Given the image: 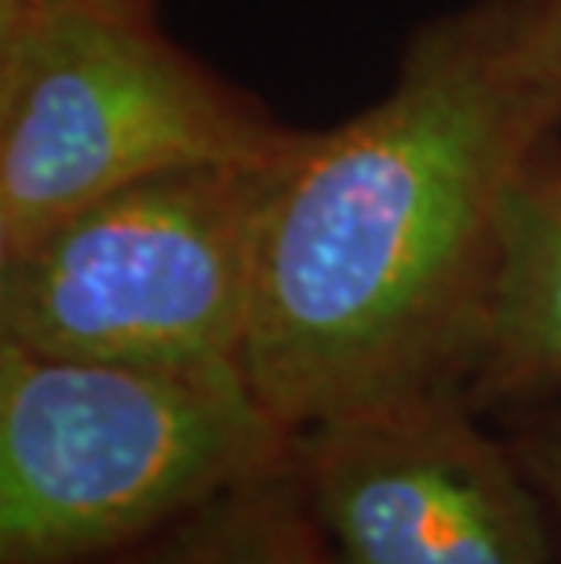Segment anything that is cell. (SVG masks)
Masks as SVG:
<instances>
[{"mask_svg": "<svg viewBox=\"0 0 561 564\" xmlns=\"http://www.w3.org/2000/svg\"><path fill=\"white\" fill-rule=\"evenodd\" d=\"M561 142L525 0L423 22L390 88L303 131L259 237L241 371L284 430L467 393L507 219Z\"/></svg>", "mask_w": 561, "mask_h": 564, "instance_id": "6da1fadb", "label": "cell"}, {"mask_svg": "<svg viewBox=\"0 0 561 564\" xmlns=\"http://www.w3.org/2000/svg\"><path fill=\"white\" fill-rule=\"evenodd\" d=\"M292 463L241 371L0 343V561L80 564L183 524Z\"/></svg>", "mask_w": 561, "mask_h": 564, "instance_id": "7a4b0ae2", "label": "cell"}, {"mask_svg": "<svg viewBox=\"0 0 561 564\" xmlns=\"http://www.w3.org/2000/svg\"><path fill=\"white\" fill-rule=\"evenodd\" d=\"M284 158L139 178L4 248L0 343L85 361L241 371L259 237Z\"/></svg>", "mask_w": 561, "mask_h": 564, "instance_id": "3957f363", "label": "cell"}, {"mask_svg": "<svg viewBox=\"0 0 561 564\" xmlns=\"http://www.w3.org/2000/svg\"><path fill=\"white\" fill-rule=\"evenodd\" d=\"M300 135L158 8L0 11V251L139 178L273 161Z\"/></svg>", "mask_w": 561, "mask_h": 564, "instance_id": "277c9868", "label": "cell"}, {"mask_svg": "<svg viewBox=\"0 0 561 564\" xmlns=\"http://www.w3.org/2000/svg\"><path fill=\"white\" fill-rule=\"evenodd\" d=\"M467 393H423L292 434L328 564H551V513Z\"/></svg>", "mask_w": 561, "mask_h": 564, "instance_id": "5b68a950", "label": "cell"}, {"mask_svg": "<svg viewBox=\"0 0 561 564\" xmlns=\"http://www.w3.org/2000/svg\"><path fill=\"white\" fill-rule=\"evenodd\" d=\"M561 390V147L529 172L507 219L488 332L467 398L536 404Z\"/></svg>", "mask_w": 561, "mask_h": 564, "instance_id": "8992f818", "label": "cell"}, {"mask_svg": "<svg viewBox=\"0 0 561 564\" xmlns=\"http://www.w3.org/2000/svg\"><path fill=\"white\" fill-rule=\"evenodd\" d=\"M179 564H325L292 463L186 518Z\"/></svg>", "mask_w": 561, "mask_h": 564, "instance_id": "52a82bcc", "label": "cell"}, {"mask_svg": "<svg viewBox=\"0 0 561 564\" xmlns=\"http://www.w3.org/2000/svg\"><path fill=\"white\" fill-rule=\"evenodd\" d=\"M543 401H554V408H547V415H536L532 423L525 426V434L510 444H515L518 459L525 463V470H529L532 485L540 488L547 513H551V521L561 532V390Z\"/></svg>", "mask_w": 561, "mask_h": 564, "instance_id": "ba28073f", "label": "cell"}, {"mask_svg": "<svg viewBox=\"0 0 561 564\" xmlns=\"http://www.w3.org/2000/svg\"><path fill=\"white\" fill-rule=\"evenodd\" d=\"M525 11H529L532 33L540 41L543 63L551 69L558 102H561V0H525Z\"/></svg>", "mask_w": 561, "mask_h": 564, "instance_id": "9c48e42d", "label": "cell"}, {"mask_svg": "<svg viewBox=\"0 0 561 564\" xmlns=\"http://www.w3.org/2000/svg\"><path fill=\"white\" fill-rule=\"evenodd\" d=\"M44 8H110V11H150L158 0H0V11H44Z\"/></svg>", "mask_w": 561, "mask_h": 564, "instance_id": "30bf717a", "label": "cell"}]
</instances>
